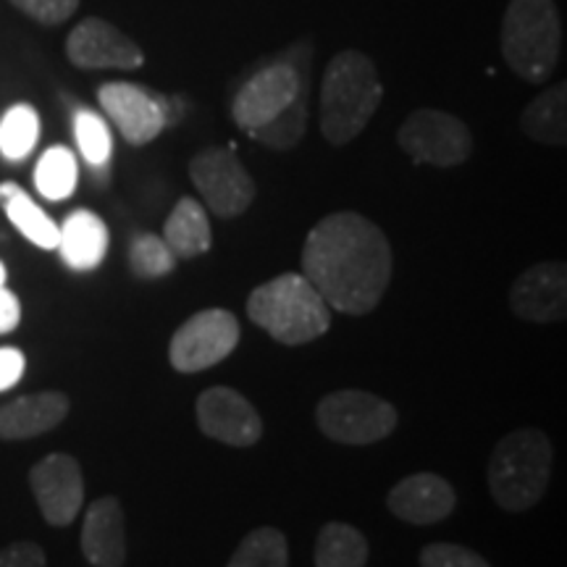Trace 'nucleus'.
<instances>
[{
	"label": "nucleus",
	"mask_w": 567,
	"mask_h": 567,
	"mask_svg": "<svg viewBox=\"0 0 567 567\" xmlns=\"http://www.w3.org/2000/svg\"><path fill=\"white\" fill-rule=\"evenodd\" d=\"M392 268L386 234L354 210L323 216L302 247V276L329 308L347 316H365L379 308Z\"/></svg>",
	"instance_id": "obj_1"
},
{
	"label": "nucleus",
	"mask_w": 567,
	"mask_h": 567,
	"mask_svg": "<svg viewBox=\"0 0 567 567\" xmlns=\"http://www.w3.org/2000/svg\"><path fill=\"white\" fill-rule=\"evenodd\" d=\"M384 101V84L373 61L360 51H342L329 61L321 84V134L347 145L365 130Z\"/></svg>",
	"instance_id": "obj_2"
},
{
	"label": "nucleus",
	"mask_w": 567,
	"mask_h": 567,
	"mask_svg": "<svg viewBox=\"0 0 567 567\" xmlns=\"http://www.w3.org/2000/svg\"><path fill=\"white\" fill-rule=\"evenodd\" d=\"M555 446L538 429L509 431L488 457V492L505 513H526L547 494Z\"/></svg>",
	"instance_id": "obj_3"
},
{
	"label": "nucleus",
	"mask_w": 567,
	"mask_h": 567,
	"mask_svg": "<svg viewBox=\"0 0 567 567\" xmlns=\"http://www.w3.org/2000/svg\"><path fill=\"white\" fill-rule=\"evenodd\" d=\"M247 316L276 342L297 347L331 329V310L302 274H281L247 297Z\"/></svg>",
	"instance_id": "obj_4"
},
{
	"label": "nucleus",
	"mask_w": 567,
	"mask_h": 567,
	"mask_svg": "<svg viewBox=\"0 0 567 567\" xmlns=\"http://www.w3.org/2000/svg\"><path fill=\"white\" fill-rule=\"evenodd\" d=\"M499 48L520 80L530 84L549 80L563 51V24L555 0H509Z\"/></svg>",
	"instance_id": "obj_5"
},
{
	"label": "nucleus",
	"mask_w": 567,
	"mask_h": 567,
	"mask_svg": "<svg viewBox=\"0 0 567 567\" xmlns=\"http://www.w3.org/2000/svg\"><path fill=\"white\" fill-rule=\"evenodd\" d=\"M316 421L318 429L334 442L363 446L392 434L396 429V410L392 402L371 392L342 389L318 402Z\"/></svg>",
	"instance_id": "obj_6"
},
{
	"label": "nucleus",
	"mask_w": 567,
	"mask_h": 567,
	"mask_svg": "<svg viewBox=\"0 0 567 567\" xmlns=\"http://www.w3.org/2000/svg\"><path fill=\"white\" fill-rule=\"evenodd\" d=\"M396 142L410 161L452 168L471 158L473 134L465 122L439 109H417L402 122Z\"/></svg>",
	"instance_id": "obj_7"
},
{
	"label": "nucleus",
	"mask_w": 567,
	"mask_h": 567,
	"mask_svg": "<svg viewBox=\"0 0 567 567\" xmlns=\"http://www.w3.org/2000/svg\"><path fill=\"white\" fill-rule=\"evenodd\" d=\"M239 342L237 316L221 308H208L187 318L174 331L168 360L179 373H200L229 358Z\"/></svg>",
	"instance_id": "obj_8"
},
{
	"label": "nucleus",
	"mask_w": 567,
	"mask_h": 567,
	"mask_svg": "<svg viewBox=\"0 0 567 567\" xmlns=\"http://www.w3.org/2000/svg\"><path fill=\"white\" fill-rule=\"evenodd\" d=\"M189 179L218 218H237L255 200V182L237 155L210 147L189 161Z\"/></svg>",
	"instance_id": "obj_9"
},
{
	"label": "nucleus",
	"mask_w": 567,
	"mask_h": 567,
	"mask_svg": "<svg viewBox=\"0 0 567 567\" xmlns=\"http://www.w3.org/2000/svg\"><path fill=\"white\" fill-rule=\"evenodd\" d=\"M30 486L45 523L66 528L76 520L84 505V478L74 457L63 452L42 457L30 471Z\"/></svg>",
	"instance_id": "obj_10"
},
{
	"label": "nucleus",
	"mask_w": 567,
	"mask_h": 567,
	"mask_svg": "<svg viewBox=\"0 0 567 567\" xmlns=\"http://www.w3.org/2000/svg\"><path fill=\"white\" fill-rule=\"evenodd\" d=\"M197 425L205 436L229 446H252L264 436V421L250 400L229 386H210L197 396Z\"/></svg>",
	"instance_id": "obj_11"
},
{
	"label": "nucleus",
	"mask_w": 567,
	"mask_h": 567,
	"mask_svg": "<svg viewBox=\"0 0 567 567\" xmlns=\"http://www.w3.org/2000/svg\"><path fill=\"white\" fill-rule=\"evenodd\" d=\"M66 55L76 69H140L145 53L130 34L111 24V21L90 17L74 27L66 40Z\"/></svg>",
	"instance_id": "obj_12"
},
{
	"label": "nucleus",
	"mask_w": 567,
	"mask_h": 567,
	"mask_svg": "<svg viewBox=\"0 0 567 567\" xmlns=\"http://www.w3.org/2000/svg\"><path fill=\"white\" fill-rule=\"evenodd\" d=\"M300 90L302 80L297 69L289 66V63H274V66L258 71L237 92L231 105L234 122L243 126L245 132L258 130V126L271 122L274 116H279L300 95Z\"/></svg>",
	"instance_id": "obj_13"
},
{
	"label": "nucleus",
	"mask_w": 567,
	"mask_h": 567,
	"mask_svg": "<svg viewBox=\"0 0 567 567\" xmlns=\"http://www.w3.org/2000/svg\"><path fill=\"white\" fill-rule=\"evenodd\" d=\"M509 310L528 323H559L567 316V266L544 260L517 276L509 289Z\"/></svg>",
	"instance_id": "obj_14"
},
{
	"label": "nucleus",
	"mask_w": 567,
	"mask_h": 567,
	"mask_svg": "<svg viewBox=\"0 0 567 567\" xmlns=\"http://www.w3.org/2000/svg\"><path fill=\"white\" fill-rule=\"evenodd\" d=\"M97 101L130 145H147L166 126V105L140 84L109 82L97 92Z\"/></svg>",
	"instance_id": "obj_15"
},
{
	"label": "nucleus",
	"mask_w": 567,
	"mask_h": 567,
	"mask_svg": "<svg viewBox=\"0 0 567 567\" xmlns=\"http://www.w3.org/2000/svg\"><path fill=\"white\" fill-rule=\"evenodd\" d=\"M457 494L452 484L436 473H413L402 478L386 496L389 513L413 526H434L452 515Z\"/></svg>",
	"instance_id": "obj_16"
},
{
	"label": "nucleus",
	"mask_w": 567,
	"mask_h": 567,
	"mask_svg": "<svg viewBox=\"0 0 567 567\" xmlns=\"http://www.w3.org/2000/svg\"><path fill=\"white\" fill-rule=\"evenodd\" d=\"M82 555L95 567H122L126 563V520L116 496H101L84 515Z\"/></svg>",
	"instance_id": "obj_17"
},
{
	"label": "nucleus",
	"mask_w": 567,
	"mask_h": 567,
	"mask_svg": "<svg viewBox=\"0 0 567 567\" xmlns=\"http://www.w3.org/2000/svg\"><path fill=\"white\" fill-rule=\"evenodd\" d=\"M71 410L69 396L63 392H38L0 405V439L21 442L59 429Z\"/></svg>",
	"instance_id": "obj_18"
},
{
	"label": "nucleus",
	"mask_w": 567,
	"mask_h": 567,
	"mask_svg": "<svg viewBox=\"0 0 567 567\" xmlns=\"http://www.w3.org/2000/svg\"><path fill=\"white\" fill-rule=\"evenodd\" d=\"M59 250L63 264L74 271H92L109 252V226L97 213L74 210L59 226Z\"/></svg>",
	"instance_id": "obj_19"
},
{
	"label": "nucleus",
	"mask_w": 567,
	"mask_h": 567,
	"mask_svg": "<svg viewBox=\"0 0 567 567\" xmlns=\"http://www.w3.org/2000/svg\"><path fill=\"white\" fill-rule=\"evenodd\" d=\"M520 130L528 140L542 145H567V84L557 82L526 105L520 116Z\"/></svg>",
	"instance_id": "obj_20"
},
{
	"label": "nucleus",
	"mask_w": 567,
	"mask_h": 567,
	"mask_svg": "<svg viewBox=\"0 0 567 567\" xmlns=\"http://www.w3.org/2000/svg\"><path fill=\"white\" fill-rule=\"evenodd\" d=\"M163 239L176 258H197L208 252L213 243L208 213L193 197H182L163 224Z\"/></svg>",
	"instance_id": "obj_21"
},
{
	"label": "nucleus",
	"mask_w": 567,
	"mask_h": 567,
	"mask_svg": "<svg viewBox=\"0 0 567 567\" xmlns=\"http://www.w3.org/2000/svg\"><path fill=\"white\" fill-rule=\"evenodd\" d=\"M0 205H3L9 221L40 250H55L59 247V226L38 203L32 200L19 184H0Z\"/></svg>",
	"instance_id": "obj_22"
},
{
	"label": "nucleus",
	"mask_w": 567,
	"mask_h": 567,
	"mask_svg": "<svg viewBox=\"0 0 567 567\" xmlns=\"http://www.w3.org/2000/svg\"><path fill=\"white\" fill-rule=\"evenodd\" d=\"M316 567H365L368 542L350 523H326L316 538Z\"/></svg>",
	"instance_id": "obj_23"
},
{
	"label": "nucleus",
	"mask_w": 567,
	"mask_h": 567,
	"mask_svg": "<svg viewBox=\"0 0 567 567\" xmlns=\"http://www.w3.org/2000/svg\"><path fill=\"white\" fill-rule=\"evenodd\" d=\"M226 567H289L287 536L274 526L250 530Z\"/></svg>",
	"instance_id": "obj_24"
},
{
	"label": "nucleus",
	"mask_w": 567,
	"mask_h": 567,
	"mask_svg": "<svg viewBox=\"0 0 567 567\" xmlns=\"http://www.w3.org/2000/svg\"><path fill=\"white\" fill-rule=\"evenodd\" d=\"M76 179H80V168H76V158L69 147L55 145L34 168V187L48 200H66V197L76 189Z\"/></svg>",
	"instance_id": "obj_25"
},
{
	"label": "nucleus",
	"mask_w": 567,
	"mask_h": 567,
	"mask_svg": "<svg viewBox=\"0 0 567 567\" xmlns=\"http://www.w3.org/2000/svg\"><path fill=\"white\" fill-rule=\"evenodd\" d=\"M305 130H308V90L302 87L300 95L279 116H274L271 122L247 134L260 145L271 147V151H292L297 142L305 137Z\"/></svg>",
	"instance_id": "obj_26"
},
{
	"label": "nucleus",
	"mask_w": 567,
	"mask_h": 567,
	"mask_svg": "<svg viewBox=\"0 0 567 567\" xmlns=\"http://www.w3.org/2000/svg\"><path fill=\"white\" fill-rule=\"evenodd\" d=\"M40 137V118L32 105L19 103L6 111L0 122V153L9 161H21L32 153Z\"/></svg>",
	"instance_id": "obj_27"
},
{
	"label": "nucleus",
	"mask_w": 567,
	"mask_h": 567,
	"mask_svg": "<svg viewBox=\"0 0 567 567\" xmlns=\"http://www.w3.org/2000/svg\"><path fill=\"white\" fill-rule=\"evenodd\" d=\"M176 266V255L166 239L155 237V234H142L130 245V268L140 279H161V276L172 274Z\"/></svg>",
	"instance_id": "obj_28"
},
{
	"label": "nucleus",
	"mask_w": 567,
	"mask_h": 567,
	"mask_svg": "<svg viewBox=\"0 0 567 567\" xmlns=\"http://www.w3.org/2000/svg\"><path fill=\"white\" fill-rule=\"evenodd\" d=\"M74 134H76V145H80V153L84 155V161L90 166H105L111 158V132L109 126L97 113L92 111H80L74 116Z\"/></svg>",
	"instance_id": "obj_29"
},
{
	"label": "nucleus",
	"mask_w": 567,
	"mask_h": 567,
	"mask_svg": "<svg viewBox=\"0 0 567 567\" xmlns=\"http://www.w3.org/2000/svg\"><path fill=\"white\" fill-rule=\"evenodd\" d=\"M421 567H492L478 551L460 547V544L436 542L423 547Z\"/></svg>",
	"instance_id": "obj_30"
},
{
	"label": "nucleus",
	"mask_w": 567,
	"mask_h": 567,
	"mask_svg": "<svg viewBox=\"0 0 567 567\" xmlns=\"http://www.w3.org/2000/svg\"><path fill=\"white\" fill-rule=\"evenodd\" d=\"M13 6L40 24H63L80 9V0H11Z\"/></svg>",
	"instance_id": "obj_31"
},
{
	"label": "nucleus",
	"mask_w": 567,
	"mask_h": 567,
	"mask_svg": "<svg viewBox=\"0 0 567 567\" xmlns=\"http://www.w3.org/2000/svg\"><path fill=\"white\" fill-rule=\"evenodd\" d=\"M0 567H48L45 549L34 542H13L0 549Z\"/></svg>",
	"instance_id": "obj_32"
},
{
	"label": "nucleus",
	"mask_w": 567,
	"mask_h": 567,
	"mask_svg": "<svg viewBox=\"0 0 567 567\" xmlns=\"http://www.w3.org/2000/svg\"><path fill=\"white\" fill-rule=\"evenodd\" d=\"M27 358L17 347H0V392L17 386L19 379L24 375Z\"/></svg>",
	"instance_id": "obj_33"
},
{
	"label": "nucleus",
	"mask_w": 567,
	"mask_h": 567,
	"mask_svg": "<svg viewBox=\"0 0 567 567\" xmlns=\"http://www.w3.org/2000/svg\"><path fill=\"white\" fill-rule=\"evenodd\" d=\"M21 321V302L19 297L6 289V284L0 287V334H11Z\"/></svg>",
	"instance_id": "obj_34"
},
{
	"label": "nucleus",
	"mask_w": 567,
	"mask_h": 567,
	"mask_svg": "<svg viewBox=\"0 0 567 567\" xmlns=\"http://www.w3.org/2000/svg\"><path fill=\"white\" fill-rule=\"evenodd\" d=\"M6 276H9V274H6V266L0 264V287H3V284H6Z\"/></svg>",
	"instance_id": "obj_35"
}]
</instances>
